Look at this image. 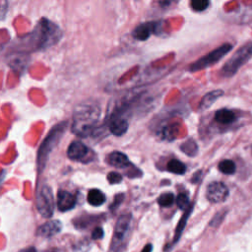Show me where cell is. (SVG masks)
I'll use <instances>...</instances> for the list:
<instances>
[{
	"instance_id": "cell-1",
	"label": "cell",
	"mask_w": 252,
	"mask_h": 252,
	"mask_svg": "<svg viewBox=\"0 0 252 252\" xmlns=\"http://www.w3.org/2000/svg\"><path fill=\"white\" fill-rule=\"evenodd\" d=\"M61 37V29L48 19L42 18L31 32L14 40L10 49L18 53L45 50L56 44Z\"/></svg>"
},
{
	"instance_id": "cell-2",
	"label": "cell",
	"mask_w": 252,
	"mask_h": 252,
	"mask_svg": "<svg viewBox=\"0 0 252 252\" xmlns=\"http://www.w3.org/2000/svg\"><path fill=\"white\" fill-rule=\"evenodd\" d=\"M100 113L99 104L94 100H87L78 104L72 116V133L81 138L94 135L98 129Z\"/></svg>"
},
{
	"instance_id": "cell-3",
	"label": "cell",
	"mask_w": 252,
	"mask_h": 252,
	"mask_svg": "<svg viewBox=\"0 0 252 252\" xmlns=\"http://www.w3.org/2000/svg\"><path fill=\"white\" fill-rule=\"evenodd\" d=\"M68 126H69L68 121H62L55 124L50 129L46 137L43 139L42 143L38 148L37 155H36V167H37L38 173L44 170L51 152L56 148V146L59 144V142L63 138L65 132L67 131Z\"/></svg>"
},
{
	"instance_id": "cell-4",
	"label": "cell",
	"mask_w": 252,
	"mask_h": 252,
	"mask_svg": "<svg viewBox=\"0 0 252 252\" xmlns=\"http://www.w3.org/2000/svg\"><path fill=\"white\" fill-rule=\"evenodd\" d=\"M252 57V41L242 45L234 54L224 63L220 70V76L230 78L234 76L238 70Z\"/></svg>"
},
{
	"instance_id": "cell-5",
	"label": "cell",
	"mask_w": 252,
	"mask_h": 252,
	"mask_svg": "<svg viewBox=\"0 0 252 252\" xmlns=\"http://www.w3.org/2000/svg\"><path fill=\"white\" fill-rule=\"evenodd\" d=\"M131 221V214H124L118 218L115 223L109 252H123L126 245V239L130 230Z\"/></svg>"
},
{
	"instance_id": "cell-6",
	"label": "cell",
	"mask_w": 252,
	"mask_h": 252,
	"mask_svg": "<svg viewBox=\"0 0 252 252\" xmlns=\"http://www.w3.org/2000/svg\"><path fill=\"white\" fill-rule=\"evenodd\" d=\"M232 48H233L232 44L227 43V42L223 43L220 46L210 51L206 55L200 57L195 62L191 63L188 67V70L190 72H198V71L206 69L212 65H215L221 58H223L229 51H231Z\"/></svg>"
},
{
	"instance_id": "cell-7",
	"label": "cell",
	"mask_w": 252,
	"mask_h": 252,
	"mask_svg": "<svg viewBox=\"0 0 252 252\" xmlns=\"http://www.w3.org/2000/svg\"><path fill=\"white\" fill-rule=\"evenodd\" d=\"M35 206L38 213L46 219H49L53 215L54 211V198L52 189L48 185H43L36 194Z\"/></svg>"
},
{
	"instance_id": "cell-8",
	"label": "cell",
	"mask_w": 252,
	"mask_h": 252,
	"mask_svg": "<svg viewBox=\"0 0 252 252\" xmlns=\"http://www.w3.org/2000/svg\"><path fill=\"white\" fill-rule=\"evenodd\" d=\"M67 156L70 159L81 162H90L95 157L94 153L81 141H74L69 145Z\"/></svg>"
},
{
	"instance_id": "cell-9",
	"label": "cell",
	"mask_w": 252,
	"mask_h": 252,
	"mask_svg": "<svg viewBox=\"0 0 252 252\" xmlns=\"http://www.w3.org/2000/svg\"><path fill=\"white\" fill-rule=\"evenodd\" d=\"M228 188L222 182H212L208 185L206 196L207 199L212 203H221L228 197Z\"/></svg>"
},
{
	"instance_id": "cell-10",
	"label": "cell",
	"mask_w": 252,
	"mask_h": 252,
	"mask_svg": "<svg viewBox=\"0 0 252 252\" xmlns=\"http://www.w3.org/2000/svg\"><path fill=\"white\" fill-rule=\"evenodd\" d=\"M104 125H106L108 131L114 136L120 137L124 135L129 127V122L126 118L117 115H108Z\"/></svg>"
},
{
	"instance_id": "cell-11",
	"label": "cell",
	"mask_w": 252,
	"mask_h": 252,
	"mask_svg": "<svg viewBox=\"0 0 252 252\" xmlns=\"http://www.w3.org/2000/svg\"><path fill=\"white\" fill-rule=\"evenodd\" d=\"M214 121L220 127L226 129L237 122V114L233 110L221 108L214 113Z\"/></svg>"
},
{
	"instance_id": "cell-12",
	"label": "cell",
	"mask_w": 252,
	"mask_h": 252,
	"mask_svg": "<svg viewBox=\"0 0 252 252\" xmlns=\"http://www.w3.org/2000/svg\"><path fill=\"white\" fill-rule=\"evenodd\" d=\"M158 27V23L157 22L143 23L135 28V30L132 32V36L137 40L144 41L148 39L152 33L156 32Z\"/></svg>"
},
{
	"instance_id": "cell-13",
	"label": "cell",
	"mask_w": 252,
	"mask_h": 252,
	"mask_svg": "<svg viewBox=\"0 0 252 252\" xmlns=\"http://www.w3.org/2000/svg\"><path fill=\"white\" fill-rule=\"evenodd\" d=\"M61 229H62V223L60 220H48L37 228L36 235L44 238H50L56 235L57 233H59Z\"/></svg>"
},
{
	"instance_id": "cell-14",
	"label": "cell",
	"mask_w": 252,
	"mask_h": 252,
	"mask_svg": "<svg viewBox=\"0 0 252 252\" xmlns=\"http://www.w3.org/2000/svg\"><path fill=\"white\" fill-rule=\"evenodd\" d=\"M76 206V198L75 196L66 191L59 190L57 193V207L61 212L70 211Z\"/></svg>"
},
{
	"instance_id": "cell-15",
	"label": "cell",
	"mask_w": 252,
	"mask_h": 252,
	"mask_svg": "<svg viewBox=\"0 0 252 252\" xmlns=\"http://www.w3.org/2000/svg\"><path fill=\"white\" fill-rule=\"evenodd\" d=\"M107 162L116 168H126L129 167L131 164L128 157L121 152L115 151L108 155L107 157Z\"/></svg>"
},
{
	"instance_id": "cell-16",
	"label": "cell",
	"mask_w": 252,
	"mask_h": 252,
	"mask_svg": "<svg viewBox=\"0 0 252 252\" xmlns=\"http://www.w3.org/2000/svg\"><path fill=\"white\" fill-rule=\"evenodd\" d=\"M221 95H223V91L222 90H215V91H211V92L207 93L203 96V98L201 99V101L199 103V107H198L199 110L203 111V110L208 109Z\"/></svg>"
},
{
	"instance_id": "cell-17",
	"label": "cell",
	"mask_w": 252,
	"mask_h": 252,
	"mask_svg": "<svg viewBox=\"0 0 252 252\" xmlns=\"http://www.w3.org/2000/svg\"><path fill=\"white\" fill-rule=\"evenodd\" d=\"M105 200H106V198H105L104 193L98 189H91L88 192L87 201L92 206H94V207L100 206L105 202Z\"/></svg>"
},
{
	"instance_id": "cell-18",
	"label": "cell",
	"mask_w": 252,
	"mask_h": 252,
	"mask_svg": "<svg viewBox=\"0 0 252 252\" xmlns=\"http://www.w3.org/2000/svg\"><path fill=\"white\" fill-rule=\"evenodd\" d=\"M192 210H193V205H190V207L185 211V213L183 214L182 218L180 219V220H179V222H178V224H177V226H176V229H175L174 238H173L172 243H175V242L178 241V239L180 238L181 233H182V231H183V229H184V227H185V225H186L187 219L189 218V216H190Z\"/></svg>"
},
{
	"instance_id": "cell-19",
	"label": "cell",
	"mask_w": 252,
	"mask_h": 252,
	"mask_svg": "<svg viewBox=\"0 0 252 252\" xmlns=\"http://www.w3.org/2000/svg\"><path fill=\"white\" fill-rule=\"evenodd\" d=\"M166 169L171 172V173H174V174H178V175H181V174H184L185 171H186V166L185 164L176 159V158H172L170 159L167 164H166Z\"/></svg>"
},
{
	"instance_id": "cell-20",
	"label": "cell",
	"mask_w": 252,
	"mask_h": 252,
	"mask_svg": "<svg viewBox=\"0 0 252 252\" xmlns=\"http://www.w3.org/2000/svg\"><path fill=\"white\" fill-rule=\"evenodd\" d=\"M180 150L189 157H195L198 153V146L194 140L189 139L181 145Z\"/></svg>"
},
{
	"instance_id": "cell-21",
	"label": "cell",
	"mask_w": 252,
	"mask_h": 252,
	"mask_svg": "<svg viewBox=\"0 0 252 252\" xmlns=\"http://www.w3.org/2000/svg\"><path fill=\"white\" fill-rule=\"evenodd\" d=\"M219 169L224 174H233L236 170V165L230 159H223L219 163Z\"/></svg>"
},
{
	"instance_id": "cell-22",
	"label": "cell",
	"mask_w": 252,
	"mask_h": 252,
	"mask_svg": "<svg viewBox=\"0 0 252 252\" xmlns=\"http://www.w3.org/2000/svg\"><path fill=\"white\" fill-rule=\"evenodd\" d=\"M175 201L174 195L170 192H166V193H162L161 195H159V197L158 198V203L160 207H170L173 202Z\"/></svg>"
},
{
	"instance_id": "cell-23",
	"label": "cell",
	"mask_w": 252,
	"mask_h": 252,
	"mask_svg": "<svg viewBox=\"0 0 252 252\" xmlns=\"http://www.w3.org/2000/svg\"><path fill=\"white\" fill-rule=\"evenodd\" d=\"M211 0H190L191 8L196 12H203L210 6Z\"/></svg>"
},
{
	"instance_id": "cell-24",
	"label": "cell",
	"mask_w": 252,
	"mask_h": 252,
	"mask_svg": "<svg viewBox=\"0 0 252 252\" xmlns=\"http://www.w3.org/2000/svg\"><path fill=\"white\" fill-rule=\"evenodd\" d=\"M175 202H176V205L178 206V208L181 210H184V211H186L191 205L189 198L185 193L178 194V196L175 199Z\"/></svg>"
},
{
	"instance_id": "cell-25",
	"label": "cell",
	"mask_w": 252,
	"mask_h": 252,
	"mask_svg": "<svg viewBox=\"0 0 252 252\" xmlns=\"http://www.w3.org/2000/svg\"><path fill=\"white\" fill-rule=\"evenodd\" d=\"M122 175L116 171H111L107 174V180L110 184H119L122 181Z\"/></svg>"
},
{
	"instance_id": "cell-26",
	"label": "cell",
	"mask_w": 252,
	"mask_h": 252,
	"mask_svg": "<svg viewBox=\"0 0 252 252\" xmlns=\"http://www.w3.org/2000/svg\"><path fill=\"white\" fill-rule=\"evenodd\" d=\"M103 230L101 227H95L93 231H92V239L96 240V239H100L103 237Z\"/></svg>"
},
{
	"instance_id": "cell-27",
	"label": "cell",
	"mask_w": 252,
	"mask_h": 252,
	"mask_svg": "<svg viewBox=\"0 0 252 252\" xmlns=\"http://www.w3.org/2000/svg\"><path fill=\"white\" fill-rule=\"evenodd\" d=\"M123 197H124V195L123 194H118V195H116L115 196V198H114V202L111 204V206H110V209H116L118 206H119V204L122 202V200H123Z\"/></svg>"
},
{
	"instance_id": "cell-28",
	"label": "cell",
	"mask_w": 252,
	"mask_h": 252,
	"mask_svg": "<svg viewBox=\"0 0 252 252\" xmlns=\"http://www.w3.org/2000/svg\"><path fill=\"white\" fill-rule=\"evenodd\" d=\"M175 0H160L159 1V6L162 8H168L174 4Z\"/></svg>"
},
{
	"instance_id": "cell-29",
	"label": "cell",
	"mask_w": 252,
	"mask_h": 252,
	"mask_svg": "<svg viewBox=\"0 0 252 252\" xmlns=\"http://www.w3.org/2000/svg\"><path fill=\"white\" fill-rule=\"evenodd\" d=\"M19 252H37L36 249L32 246L31 247H27V248H24V249H21Z\"/></svg>"
},
{
	"instance_id": "cell-30",
	"label": "cell",
	"mask_w": 252,
	"mask_h": 252,
	"mask_svg": "<svg viewBox=\"0 0 252 252\" xmlns=\"http://www.w3.org/2000/svg\"><path fill=\"white\" fill-rule=\"evenodd\" d=\"M152 250H153V245H152L151 243H149V244H147V245L142 249L141 252H152Z\"/></svg>"
},
{
	"instance_id": "cell-31",
	"label": "cell",
	"mask_w": 252,
	"mask_h": 252,
	"mask_svg": "<svg viewBox=\"0 0 252 252\" xmlns=\"http://www.w3.org/2000/svg\"><path fill=\"white\" fill-rule=\"evenodd\" d=\"M201 175V171H198V172H196L195 174H194V176H193V178H192V182L193 183H196V182H198V180H199V176Z\"/></svg>"
}]
</instances>
